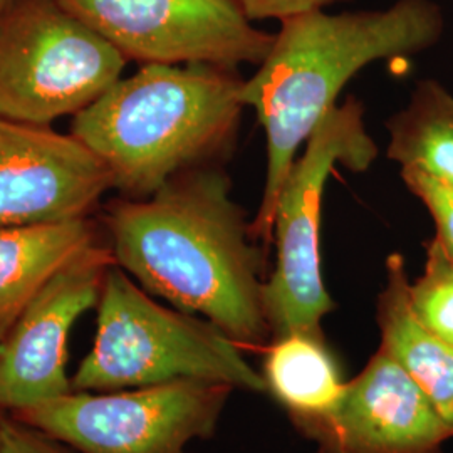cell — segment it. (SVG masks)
Segmentation results:
<instances>
[{"instance_id":"12","label":"cell","mask_w":453,"mask_h":453,"mask_svg":"<svg viewBox=\"0 0 453 453\" xmlns=\"http://www.w3.org/2000/svg\"><path fill=\"white\" fill-rule=\"evenodd\" d=\"M376 324L378 348L402 365L453 434V344L415 318L402 254H391L387 259V282L376 301Z\"/></svg>"},{"instance_id":"9","label":"cell","mask_w":453,"mask_h":453,"mask_svg":"<svg viewBox=\"0 0 453 453\" xmlns=\"http://www.w3.org/2000/svg\"><path fill=\"white\" fill-rule=\"evenodd\" d=\"M110 245L96 242L54 275L0 344V410L12 415L73 391L65 372L76 321L96 308L110 267Z\"/></svg>"},{"instance_id":"7","label":"cell","mask_w":453,"mask_h":453,"mask_svg":"<svg viewBox=\"0 0 453 453\" xmlns=\"http://www.w3.org/2000/svg\"><path fill=\"white\" fill-rule=\"evenodd\" d=\"M234 389L209 380L78 391L12 413L81 453H190L211 438Z\"/></svg>"},{"instance_id":"14","label":"cell","mask_w":453,"mask_h":453,"mask_svg":"<svg viewBox=\"0 0 453 453\" xmlns=\"http://www.w3.org/2000/svg\"><path fill=\"white\" fill-rule=\"evenodd\" d=\"M265 389L297 426L327 415L340 400L346 380L324 334L291 333L265 348Z\"/></svg>"},{"instance_id":"10","label":"cell","mask_w":453,"mask_h":453,"mask_svg":"<svg viewBox=\"0 0 453 453\" xmlns=\"http://www.w3.org/2000/svg\"><path fill=\"white\" fill-rule=\"evenodd\" d=\"M108 190L106 168L73 133L0 118V226L89 219Z\"/></svg>"},{"instance_id":"1","label":"cell","mask_w":453,"mask_h":453,"mask_svg":"<svg viewBox=\"0 0 453 453\" xmlns=\"http://www.w3.org/2000/svg\"><path fill=\"white\" fill-rule=\"evenodd\" d=\"M104 226L116 265L146 292L211 321L243 349L267 348V245L220 166L187 170L146 198L113 200Z\"/></svg>"},{"instance_id":"6","label":"cell","mask_w":453,"mask_h":453,"mask_svg":"<svg viewBox=\"0 0 453 453\" xmlns=\"http://www.w3.org/2000/svg\"><path fill=\"white\" fill-rule=\"evenodd\" d=\"M127 63L59 0H12L0 14V118L50 127L76 116Z\"/></svg>"},{"instance_id":"20","label":"cell","mask_w":453,"mask_h":453,"mask_svg":"<svg viewBox=\"0 0 453 453\" xmlns=\"http://www.w3.org/2000/svg\"><path fill=\"white\" fill-rule=\"evenodd\" d=\"M11 2H12V0H0V14H2V11H4Z\"/></svg>"},{"instance_id":"5","label":"cell","mask_w":453,"mask_h":453,"mask_svg":"<svg viewBox=\"0 0 453 453\" xmlns=\"http://www.w3.org/2000/svg\"><path fill=\"white\" fill-rule=\"evenodd\" d=\"M376 158L363 104L349 97L326 113L292 165L275 203V265L264 286L273 340L291 333L323 334L324 318L336 309L319 254L324 190L336 166L361 173Z\"/></svg>"},{"instance_id":"3","label":"cell","mask_w":453,"mask_h":453,"mask_svg":"<svg viewBox=\"0 0 453 453\" xmlns=\"http://www.w3.org/2000/svg\"><path fill=\"white\" fill-rule=\"evenodd\" d=\"M242 82L234 67L142 65L76 114L71 133L103 163L113 190L146 198L230 151Z\"/></svg>"},{"instance_id":"19","label":"cell","mask_w":453,"mask_h":453,"mask_svg":"<svg viewBox=\"0 0 453 453\" xmlns=\"http://www.w3.org/2000/svg\"><path fill=\"white\" fill-rule=\"evenodd\" d=\"M338 2L346 0H237L245 16L252 22L265 19L286 20L289 17L301 16L306 12L324 11L326 7Z\"/></svg>"},{"instance_id":"8","label":"cell","mask_w":453,"mask_h":453,"mask_svg":"<svg viewBox=\"0 0 453 453\" xmlns=\"http://www.w3.org/2000/svg\"><path fill=\"white\" fill-rule=\"evenodd\" d=\"M128 61L259 65L274 34L254 27L237 0H59Z\"/></svg>"},{"instance_id":"13","label":"cell","mask_w":453,"mask_h":453,"mask_svg":"<svg viewBox=\"0 0 453 453\" xmlns=\"http://www.w3.org/2000/svg\"><path fill=\"white\" fill-rule=\"evenodd\" d=\"M96 242L91 219L0 226V344L49 280Z\"/></svg>"},{"instance_id":"2","label":"cell","mask_w":453,"mask_h":453,"mask_svg":"<svg viewBox=\"0 0 453 453\" xmlns=\"http://www.w3.org/2000/svg\"><path fill=\"white\" fill-rule=\"evenodd\" d=\"M441 33L443 16L430 0H398L383 11H314L280 20L269 54L241 89L267 143L265 185L252 220L260 242H273L280 188L342 88L372 63L432 48Z\"/></svg>"},{"instance_id":"21","label":"cell","mask_w":453,"mask_h":453,"mask_svg":"<svg viewBox=\"0 0 453 453\" xmlns=\"http://www.w3.org/2000/svg\"><path fill=\"white\" fill-rule=\"evenodd\" d=\"M9 413H5V411H2L0 410V430H2V423H4V420H5V417H7Z\"/></svg>"},{"instance_id":"18","label":"cell","mask_w":453,"mask_h":453,"mask_svg":"<svg viewBox=\"0 0 453 453\" xmlns=\"http://www.w3.org/2000/svg\"><path fill=\"white\" fill-rule=\"evenodd\" d=\"M0 453H81L46 432L7 415L0 430Z\"/></svg>"},{"instance_id":"4","label":"cell","mask_w":453,"mask_h":453,"mask_svg":"<svg viewBox=\"0 0 453 453\" xmlns=\"http://www.w3.org/2000/svg\"><path fill=\"white\" fill-rule=\"evenodd\" d=\"M96 338L71 378L78 391L145 388L209 380L267 393L242 348L211 321L157 303L113 264L97 303Z\"/></svg>"},{"instance_id":"11","label":"cell","mask_w":453,"mask_h":453,"mask_svg":"<svg viewBox=\"0 0 453 453\" xmlns=\"http://www.w3.org/2000/svg\"><path fill=\"white\" fill-rule=\"evenodd\" d=\"M318 453H445L453 434L402 365L378 348L338 403L297 426Z\"/></svg>"},{"instance_id":"17","label":"cell","mask_w":453,"mask_h":453,"mask_svg":"<svg viewBox=\"0 0 453 453\" xmlns=\"http://www.w3.org/2000/svg\"><path fill=\"white\" fill-rule=\"evenodd\" d=\"M402 179L430 211L437 226L435 239L453 259V185L417 168H402Z\"/></svg>"},{"instance_id":"15","label":"cell","mask_w":453,"mask_h":453,"mask_svg":"<svg viewBox=\"0 0 453 453\" xmlns=\"http://www.w3.org/2000/svg\"><path fill=\"white\" fill-rule=\"evenodd\" d=\"M389 160L453 185V96L434 80L417 84L388 121Z\"/></svg>"},{"instance_id":"16","label":"cell","mask_w":453,"mask_h":453,"mask_svg":"<svg viewBox=\"0 0 453 453\" xmlns=\"http://www.w3.org/2000/svg\"><path fill=\"white\" fill-rule=\"evenodd\" d=\"M410 306L423 327L453 344V259L434 237L423 274L410 280Z\"/></svg>"}]
</instances>
